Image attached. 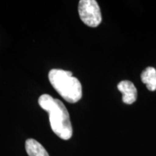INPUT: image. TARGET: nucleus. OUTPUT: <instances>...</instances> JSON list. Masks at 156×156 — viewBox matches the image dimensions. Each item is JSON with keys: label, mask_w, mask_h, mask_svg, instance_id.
I'll list each match as a JSON object with an SVG mask.
<instances>
[{"label": "nucleus", "mask_w": 156, "mask_h": 156, "mask_svg": "<svg viewBox=\"0 0 156 156\" xmlns=\"http://www.w3.org/2000/svg\"><path fill=\"white\" fill-rule=\"evenodd\" d=\"M38 103L48 112L51 127L54 133L62 140L70 139L73 136V126L69 114L64 103L48 94L41 95Z\"/></svg>", "instance_id": "nucleus-1"}, {"label": "nucleus", "mask_w": 156, "mask_h": 156, "mask_svg": "<svg viewBox=\"0 0 156 156\" xmlns=\"http://www.w3.org/2000/svg\"><path fill=\"white\" fill-rule=\"evenodd\" d=\"M48 80L56 92L67 102L75 103L81 99V83L71 72L53 69L48 73Z\"/></svg>", "instance_id": "nucleus-2"}, {"label": "nucleus", "mask_w": 156, "mask_h": 156, "mask_svg": "<svg viewBox=\"0 0 156 156\" xmlns=\"http://www.w3.org/2000/svg\"><path fill=\"white\" fill-rule=\"evenodd\" d=\"M78 12L81 20L89 27L95 28L102 21L100 7L95 0H80Z\"/></svg>", "instance_id": "nucleus-3"}, {"label": "nucleus", "mask_w": 156, "mask_h": 156, "mask_svg": "<svg viewBox=\"0 0 156 156\" xmlns=\"http://www.w3.org/2000/svg\"><path fill=\"white\" fill-rule=\"evenodd\" d=\"M118 90L122 93V101L126 104H132L136 100L137 90L132 82L123 80L117 85Z\"/></svg>", "instance_id": "nucleus-4"}, {"label": "nucleus", "mask_w": 156, "mask_h": 156, "mask_svg": "<svg viewBox=\"0 0 156 156\" xmlns=\"http://www.w3.org/2000/svg\"><path fill=\"white\" fill-rule=\"evenodd\" d=\"M25 150L29 156H49L44 146L34 139L26 140Z\"/></svg>", "instance_id": "nucleus-5"}, {"label": "nucleus", "mask_w": 156, "mask_h": 156, "mask_svg": "<svg viewBox=\"0 0 156 156\" xmlns=\"http://www.w3.org/2000/svg\"><path fill=\"white\" fill-rule=\"evenodd\" d=\"M141 80L151 91L156 90V69L148 67L141 74Z\"/></svg>", "instance_id": "nucleus-6"}]
</instances>
